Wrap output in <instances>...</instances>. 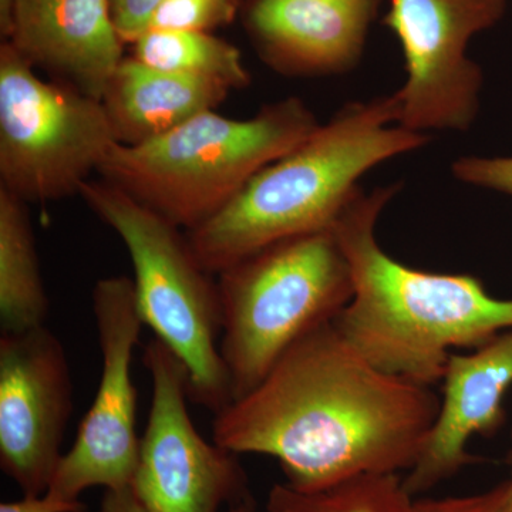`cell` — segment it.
Returning <instances> with one entry per match:
<instances>
[{
	"label": "cell",
	"mask_w": 512,
	"mask_h": 512,
	"mask_svg": "<svg viewBox=\"0 0 512 512\" xmlns=\"http://www.w3.org/2000/svg\"><path fill=\"white\" fill-rule=\"evenodd\" d=\"M433 387L387 373L326 323L292 346L251 392L215 414L212 440L278 461L311 491L419 460L440 410Z\"/></svg>",
	"instance_id": "6da1fadb"
},
{
	"label": "cell",
	"mask_w": 512,
	"mask_h": 512,
	"mask_svg": "<svg viewBox=\"0 0 512 512\" xmlns=\"http://www.w3.org/2000/svg\"><path fill=\"white\" fill-rule=\"evenodd\" d=\"M397 191L360 188L333 225L355 282L335 325L373 365L433 387L451 350L478 348L512 329V299L495 298L477 276L421 271L387 254L376 225Z\"/></svg>",
	"instance_id": "7a4b0ae2"
},
{
	"label": "cell",
	"mask_w": 512,
	"mask_h": 512,
	"mask_svg": "<svg viewBox=\"0 0 512 512\" xmlns=\"http://www.w3.org/2000/svg\"><path fill=\"white\" fill-rule=\"evenodd\" d=\"M429 143L397 126L393 94L352 101L256 173L237 197L185 232L212 275L282 239L332 229L376 165Z\"/></svg>",
	"instance_id": "3957f363"
},
{
	"label": "cell",
	"mask_w": 512,
	"mask_h": 512,
	"mask_svg": "<svg viewBox=\"0 0 512 512\" xmlns=\"http://www.w3.org/2000/svg\"><path fill=\"white\" fill-rule=\"evenodd\" d=\"M319 126L298 97L266 104L247 120L205 111L147 143L114 144L97 173L190 231L214 217L256 173Z\"/></svg>",
	"instance_id": "277c9868"
},
{
	"label": "cell",
	"mask_w": 512,
	"mask_h": 512,
	"mask_svg": "<svg viewBox=\"0 0 512 512\" xmlns=\"http://www.w3.org/2000/svg\"><path fill=\"white\" fill-rule=\"evenodd\" d=\"M217 284L232 402L251 392L295 343L335 322L355 293L352 266L333 228L259 249L220 272Z\"/></svg>",
	"instance_id": "5b68a950"
},
{
	"label": "cell",
	"mask_w": 512,
	"mask_h": 512,
	"mask_svg": "<svg viewBox=\"0 0 512 512\" xmlns=\"http://www.w3.org/2000/svg\"><path fill=\"white\" fill-rule=\"evenodd\" d=\"M77 195L126 245L141 319L187 367L191 402L222 412L232 392L220 352V293L187 234L107 181L87 180Z\"/></svg>",
	"instance_id": "8992f818"
},
{
	"label": "cell",
	"mask_w": 512,
	"mask_h": 512,
	"mask_svg": "<svg viewBox=\"0 0 512 512\" xmlns=\"http://www.w3.org/2000/svg\"><path fill=\"white\" fill-rule=\"evenodd\" d=\"M116 143L101 100L40 79L12 43H3L0 187L26 204L79 194Z\"/></svg>",
	"instance_id": "52a82bcc"
},
{
	"label": "cell",
	"mask_w": 512,
	"mask_h": 512,
	"mask_svg": "<svg viewBox=\"0 0 512 512\" xmlns=\"http://www.w3.org/2000/svg\"><path fill=\"white\" fill-rule=\"evenodd\" d=\"M505 8L507 0H390L383 23L399 39L406 72L393 93L397 126L420 134L473 126L484 77L468 43Z\"/></svg>",
	"instance_id": "ba28073f"
},
{
	"label": "cell",
	"mask_w": 512,
	"mask_h": 512,
	"mask_svg": "<svg viewBox=\"0 0 512 512\" xmlns=\"http://www.w3.org/2000/svg\"><path fill=\"white\" fill-rule=\"evenodd\" d=\"M153 384L133 488L146 512H221L251 493L238 454L204 439L187 409L188 372L160 339L144 350Z\"/></svg>",
	"instance_id": "9c48e42d"
},
{
	"label": "cell",
	"mask_w": 512,
	"mask_h": 512,
	"mask_svg": "<svg viewBox=\"0 0 512 512\" xmlns=\"http://www.w3.org/2000/svg\"><path fill=\"white\" fill-rule=\"evenodd\" d=\"M92 301L101 353L99 390L46 491L69 501H79L93 487H131L140 457L131 365L144 322L133 279H100Z\"/></svg>",
	"instance_id": "30bf717a"
},
{
	"label": "cell",
	"mask_w": 512,
	"mask_h": 512,
	"mask_svg": "<svg viewBox=\"0 0 512 512\" xmlns=\"http://www.w3.org/2000/svg\"><path fill=\"white\" fill-rule=\"evenodd\" d=\"M72 412V376L62 340L46 325L2 333L0 467L23 495L49 490Z\"/></svg>",
	"instance_id": "8fae6325"
},
{
	"label": "cell",
	"mask_w": 512,
	"mask_h": 512,
	"mask_svg": "<svg viewBox=\"0 0 512 512\" xmlns=\"http://www.w3.org/2000/svg\"><path fill=\"white\" fill-rule=\"evenodd\" d=\"M443 380L437 419L419 460L403 478L414 498L476 464L468 441L478 434L491 436L503 426L504 397L512 386V329L470 355L451 353Z\"/></svg>",
	"instance_id": "7c38bea8"
},
{
	"label": "cell",
	"mask_w": 512,
	"mask_h": 512,
	"mask_svg": "<svg viewBox=\"0 0 512 512\" xmlns=\"http://www.w3.org/2000/svg\"><path fill=\"white\" fill-rule=\"evenodd\" d=\"M383 0H249L245 26L262 60L295 77L352 72Z\"/></svg>",
	"instance_id": "4fadbf2b"
},
{
	"label": "cell",
	"mask_w": 512,
	"mask_h": 512,
	"mask_svg": "<svg viewBox=\"0 0 512 512\" xmlns=\"http://www.w3.org/2000/svg\"><path fill=\"white\" fill-rule=\"evenodd\" d=\"M9 42L57 82L97 100L124 59L109 0H18Z\"/></svg>",
	"instance_id": "5bb4252c"
},
{
	"label": "cell",
	"mask_w": 512,
	"mask_h": 512,
	"mask_svg": "<svg viewBox=\"0 0 512 512\" xmlns=\"http://www.w3.org/2000/svg\"><path fill=\"white\" fill-rule=\"evenodd\" d=\"M229 92L217 80L168 72L130 57L121 60L101 103L117 143L138 146L215 110Z\"/></svg>",
	"instance_id": "9a60e30c"
},
{
	"label": "cell",
	"mask_w": 512,
	"mask_h": 512,
	"mask_svg": "<svg viewBox=\"0 0 512 512\" xmlns=\"http://www.w3.org/2000/svg\"><path fill=\"white\" fill-rule=\"evenodd\" d=\"M49 299L26 202L0 187V328L45 326Z\"/></svg>",
	"instance_id": "2e32d148"
},
{
	"label": "cell",
	"mask_w": 512,
	"mask_h": 512,
	"mask_svg": "<svg viewBox=\"0 0 512 512\" xmlns=\"http://www.w3.org/2000/svg\"><path fill=\"white\" fill-rule=\"evenodd\" d=\"M133 45V57L157 69L217 80L231 90L251 82L237 47L210 32L150 29Z\"/></svg>",
	"instance_id": "e0dca14e"
},
{
	"label": "cell",
	"mask_w": 512,
	"mask_h": 512,
	"mask_svg": "<svg viewBox=\"0 0 512 512\" xmlns=\"http://www.w3.org/2000/svg\"><path fill=\"white\" fill-rule=\"evenodd\" d=\"M400 474H367L319 490L275 484L256 512H413Z\"/></svg>",
	"instance_id": "ac0fdd59"
},
{
	"label": "cell",
	"mask_w": 512,
	"mask_h": 512,
	"mask_svg": "<svg viewBox=\"0 0 512 512\" xmlns=\"http://www.w3.org/2000/svg\"><path fill=\"white\" fill-rule=\"evenodd\" d=\"M241 3L242 0H164L154 13L150 29L208 32L232 22Z\"/></svg>",
	"instance_id": "d6986e66"
},
{
	"label": "cell",
	"mask_w": 512,
	"mask_h": 512,
	"mask_svg": "<svg viewBox=\"0 0 512 512\" xmlns=\"http://www.w3.org/2000/svg\"><path fill=\"white\" fill-rule=\"evenodd\" d=\"M451 171L461 183L512 197V157H460Z\"/></svg>",
	"instance_id": "ffe728a7"
},
{
	"label": "cell",
	"mask_w": 512,
	"mask_h": 512,
	"mask_svg": "<svg viewBox=\"0 0 512 512\" xmlns=\"http://www.w3.org/2000/svg\"><path fill=\"white\" fill-rule=\"evenodd\" d=\"M413 512H512L507 483L461 497L416 498Z\"/></svg>",
	"instance_id": "44dd1931"
},
{
	"label": "cell",
	"mask_w": 512,
	"mask_h": 512,
	"mask_svg": "<svg viewBox=\"0 0 512 512\" xmlns=\"http://www.w3.org/2000/svg\"><path fill=\"white\" fill-rule=\"evenodd\" d=\"M164 0H109L111 20L123 43H134L150 29Z\"/></svg>",
	"instance_id": "7402d4cb"
},
{
	"label": "cell",
	"mask_w": 512,
	"mask_h": 512,
	"mask_svg": "<svg viewBox=\"0 0 512 512\" xmlns=\"http://www.w3.org/2000/svg\"><path fill=\"white\" fill-rule=\"evenodd\" d=\"M0 512H87L82 501H69L55 495H23L22 500L0 504Z\"/></svg>",
	"instance_id": "603a6c76"
},
{
	"label": "cell",
	"mask_w": 512,
	"mask_h": 512,
	"mask_svg": "<svg viewBox=\"0 0 512 512\" xmlns=\"http://www.w3.org/2000/svg\"><path fill=\"white\" fill-rule=\"evenodd\" d=\"M99 512H146L137 500L133 488L106 490L101 500Z\"/></svg>",
	"instance_id": "cb8c5ba5"
},
{
	"label": "cell",
	"mask_w": 512,
	"mask_h": 512,
	"mask_svg": "<svg viewBox=\"0 0 512 512\" xmlns=\"http://www.w3.org/2000/svg\"><path fill=\"white\" fill-rule=\"evenodd\" d=\"M18 0H0V33L9 42L15 28V13Z\"/></svg>",
	"instance_id": "d4e9b609"
},
{
	"label": "cell",
	"mask_w": 512,
	"mask_h": 512,
	"mask_svg": "<svg viewBox=\"0 0 512 512\" xmlns=\"http://www.w3.org/2000/svg\"><path fill=\"white\" fill-rule=\"evenodd\" d=\"M258 511V503H256L254 495L248 493L244 497L239 498L235 503L229 504L227 512H256Z\"/></svg>",
	"instance_id": "484cf974"
},
{
	"label": "cell",
	"mask_w": 512,
	"mask_h": 512,
	"mask_svg": "<svg viewBox=\"0 0 512 512\" xmlns=\"http://www.w3.org/2000/svg\"><path fill=\"white\" fill-rule=\"evenodd\" d=\"M510 461H511V477H510V480L505 481V483H507L508 495H510V501L512 504V451H511Z\"/></svg>",
	"instance_id": "4316f807"
}]
</instances>
